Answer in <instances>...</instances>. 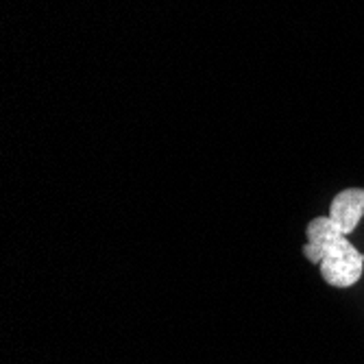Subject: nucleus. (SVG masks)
Listing matches in <instances>:
<instances>
[{
	"label": "nucleus",
	"mask_w": 364,
	"mask_h": 364,
	"mask_svg": "<svg viewBox=\"0 0 364 364\" xmlns=\"http://www.w3.org/2000/svg\"><path fill=\"white\" fill-rule=\"evenodd\" d=\"M304 257L316 264L321 277L334 288H351L362 279L364 253L358 251L329 216H316L306 227Z\"/></svg>",
	"instance_id": "1"
},
{
	"label": "nucleus",
	"mask_w": 364,
	"mask_h": 364,
	"mask_svg": "<svg viewBox=\"0 0 364 364\" xmlns=\"http://www.w3.org/2000/svg\"><path fill=\"white\" fill-rule=\"evenodd\" d=\"M329 218H332L345 236L353 234L358 223L364 218V188L341 190L329 203Z\"/></svg>",
	"instance_id": "2"
}]
</instances>
